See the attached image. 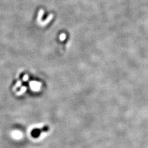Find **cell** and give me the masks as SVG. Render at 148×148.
Wrapping results in <instances>:
<instances>
[{
	"instance_id": "cell-2",
	"label": "cell",
	"mask_w": 148,
	"mask_h": 148,
	"mask_svg": "<svg viewBox=\"0 0 148 148\" xmlns=\"http://www.w3.org/2000/svg\"><path fill=\"white\" fill-rule=\"evenodd\" d=\"M25 91V88H23L22 90L21 91H19V92H18V95H21V93H22V92H24V91Z\"/></svg>"
},
{
	"instance_id": "cell-1",
	"label": "cell",
	"mask_w": 148,
	"mask_h": 148,
	"mask_svg": "<svg viewBox=\"0 0 148 148\" xmlns=\"http://www.w3.org/2000/svg\"><path fill=\"white\" fill-rule=\"evenodd\" d=\"M48 129L47 127H45V129H35L32 132V136L34 138H36L41 135V132H46L48 131Z\"/></svg>"
},
{
	"instance_id": "cell-3",
	"label": "cell",
	"mask_w": 148,
	"mask_h": 148,
	"mask_svg": "<svg viewBox=\"0 0 148 148\" xmlns=\"http://www.w3.org/2000/svg\"><path fill=\"white\" fill-rule=\"evenodd\" d=\"M21 85V83L20 82H18L17 83V85L14 87V88H16L17 87V86H19Z\"/></svg>"
}]
</instances>
